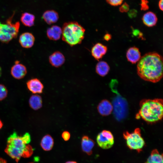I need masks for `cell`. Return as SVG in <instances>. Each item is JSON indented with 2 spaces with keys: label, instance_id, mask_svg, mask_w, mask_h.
<instances>
[{
  "label": "cell",
  "instance_id": "obj_36",
  "mask_svg": "<svg viewBox=\"0 0 163 163\" xmlns=\"http://www.w3.org/2000/svg\"><path fill=\"white\" fill-rule=\"evenodd\" d=\"M2 74V69L1 67L0 66V77H1Z\"/></svg>",
  "mask_w": 163,
  "mask_h": 163
},
{
  "label": "cell",
  "instance_id": "obj_10",
  "mask_svg": "<svg viewBox=\"0 0 163 163\" xmlns=\"http://www.w3.org/2000/svg\"><path fill=\"white\" fill-rule=\"evenodd\" d=\"M26 84L28 90L33 94H37L43 92L44 86L38 79H31L27 82Z\"/></svg>",
  "mask_w": 163,
  "mask_h": 163
},
{
  "label": "cell",
  "instance_id": "obj_16",
  "mask_svg": "<svg viewBox=\"0 0 163 163\" xmlns=\"http://www.w3.org/2000/svg\"><path fill=\"white\" fill-rule=\"evenodd\" d=\"M142 20L143 24L146 26L151 27L156 25L158 18L156 14L154 12L149 11L144 14Z\"/></svg>",
  "mask_w": 163,
  "mask_h": 163
},
{
  "label": "cell",
  "instance_id": "obj_1",
  "mask_svg": "<svg viewBox=\"0 0 163 163\" xmlns=\"http://www.w3.org/2000/svg\"><path fill=\"white\" fill-rule=\"evenodd\" d=\"M137 73L142 79L153 83L159 81L163 76V59L155 52H149L137 62Z\"/></svg>",
  "mask_w": 163,
  "mask_h": 163
},
{
  "label": "cell",
  "instance_id": "obj_17",
  "mask_svg": "<svg viewBox=\"0 0 163 163\" xmlns=\"http://www.w3.org/2000/svg\"><path fill=\"white\" fill-rule=\"evenodd\" d=\"M62 30L57 25H53L48 28L46 31L47 37L50 40L56 41L60 39L62 36Z\"/></svg>",
  "mask_w": 163,
  "mask_h": 163
},
{
  "label": "cell",
  "instance_id": "obj_27",
  "mask_svg": "<svg viewBox=\"0 0 163 163\" xmlns=\"http://www.w3.org/2000/svg\"><path fill=\"white\" fill-rule=\"evenodd\" d=\"M106 1L109 5L116 6L121 5L123 0H106Z\"/></svg>",
  "mask_w": 163,
  "mask_h": 163
},
{
  "label": "cell",
  "instance_id": "obj_12",
  "mask_svg": "<svg viewBox=\"0 0 163 163\" xmlns=\"http://www.w3.org/2000/svg\"><path fill=\"white\" fill-rule=\"evenodd\" d=\"M35 37L33 34L29 32L22 34L19 37V42L23 47L29 48L32 47L35 41Z\"/></svg>",
  "mask_w": 163,
  "mask_h": 163
},
{
  "label": "cell",
  "instance_id": "obj_8",
  "mask_svg": "<svg viewBox=\"0 0 163 163\" xmlns=\"http://www.w3.org/2000/svg\"><path fill=\"white\" fill-rule=\"evenodd\" d=\"M113 106L116 118L120 120L124 118L127 112L126 102L125 100L121 97L117 96L114 100Z\"/></svg>",
  "mask_w": 163,
  "mask_h": 163
},
{
  "label": "cell",
  "instance_id": "obj_37",
  "mask_svg": "<svg viewBox=\"0 0 163 163\" xmlns=\"http://www.w3.org/2000/svg\"><path fill=\"white\" fill-rule=\"evenodd\" d=\"M2 25V24L0 22V30H1V28Z\"/></svg>",
  "mask_w": 163,
  "mask_h": 163
},
{
  "label": "cell",
  "instance_id": "obj_3",
  "mask_svg": "<svg viewBox=\"0 0 163 163\" xmlns=\"http://www.w3.org/2000/svg\"><path fill=\"white\" fill-rule=\"evenodd\" d=\"M140 109L136 114L137 119L141 117L149 124L161 120L163 117V100L160 98L144 99L139 103Z\"/></svg>",
  "mask_w": 163,
  "mask_h": 163
},
{
  "label": "cell",
  "instance_id": "obj_31",
  "mask_svg": "<svg viewBox=\"0 0 163 163\" xmlns=\"http://www.w3.org/2000/svg\"><path fill=\"white\" fill-rule=\"evenodd\" d=\"M104 38L107 41H109L111 38V36L110 34L107 33L104 35Z\"/></svg>",
  "mask_w": 163,
  "mask_h": 163
},
{
  "label": "cell",
  "instance_id": "obj_26",
  "mask_svg": "<svg viewBox=\"0 0 163 163\" xmlns=\"http://www.w3.org/2000/svg\"><path fill=\"white\" fill-rule=\"evenodd\" d=\"M140 8L142 11H145L149 9V1L147 0H140Z\"/></svg>",
  "mask_w": 163,
  "mask_h": 163
},
{
  "label": "cell",
  "instance_id": "obj_5",
  "mask_svg": "<svg viewBox=\"0 0 163 163\" xmlns=\"http://www.w3.org/2000/svg\"><path fill=\"white\" fill-rule=\"evenodd\" d=\"M123 136L129 149L135 150L138 152L142 151L145 145V142L142 136L139 128H136L132 133L126 131L123 133Z\"/></svg>",
  "mask_w": 163,
  "mask_h": 163
},
{
  "label": "cell",
  "instance_id": "obj_34",
  "mask_svg": "<svg viewBox=\"0 0 163 163\" xmlns=\"http://www.w3.org/2000/svg\"><path fill=\"white\" fill-rule=\"evenodd\" d=\"M3 123L1 120L0 119V129L2 127Z\"/></svg>",
  "mask_w": 163,
  "mask_h": 163
},
{
  "label": "cell",
  "instance_id": "obj_28",
  "mask_svg": "<svg viewBox=\"0 0 163 163\" xmlns=\"http://www.w3.org/2000/svg\"><path fill=\"white\" fill-rule=\"evenodd\" d=\"M129 5L125 2L119 8L120 12L122 13L127 12L129 11Z\"/></svg>",
  "mask_w": 163,
  "mask_h": 163
},
{
  "label": "cell",
  "instance_id": "obj_14",
  "mask_svg": "<svg viewBox=\"0 0 163 163\" xmlns=\"http://www.w3.org/2000/svg\"><path fill=\"white\" fill-rule=\"evenodd\" d=\"M65 60L64 55L58 51L53 53L49 57L50 63L53 66L55 67L61 66L64 63Z\"/></svg>",
  "mask_w": 163,
  "mask_h": 163
},
{
  "label": "cell",
  "instance_id": "obj_24",
  "mask_svg": "<svg viewBox=\"0 0 163 163\" xmlns=\"http://www.w3.org/2000/svg\"><path fill=\"white\" fill-rule=\"evenodd\" d=\"M35 16L30 13L25 12L22 14L21 21L25 26L30 27L34 24Z\"/></svg>",
  "mask_w": 163,
  "mask_h": 163
},
{
  "label": "cell",
  "instance_id": "obj_29",
  "mask_svg": "<svg viewBox=\"0 0 163 163\" xmlns=\"http://www.w3.org/2000/svg\"><path fill=\"white\" fill-rule=\"evenodd\" d=\"M62 137L64 140L67 141L70 138V134L68 131H64L62 134Z\"/></svg>",
  "mask_w": 163,
  "mask_h": 163
},
{
  "label": "cell",
  "instance_id": "obj_30",
  "mask_svg": "<svg viewBox=\"0 0 163 163\" xmlns=\"http://www.w3.org/2000/svg\"><path fill=\"white\" fill-rule=\"evenodd\" d=\"M129 16L131 18L135 17L137 14V11L135 9H132L128 11Z\"/></svg>",
  "mask_w": 163,
  "mask_h": 163
},
{
  "label": "cell",
  "instance_id": "obj_21",
  "mask_svg": "<svg viewBox=\"0 0 163 163\" xmlns=\"http://www.w3.org/2000/svg\"><path fill=\"white\" fill-rule=\"evenodd\" d=\"M40 145L43 150L46 151L51 150L54 145V140L52 137L50 135L44 136L42 139Z\"/></svg>",
  "mask_w": 163,
  "mask_h": 163
},
{
  "label": "cell",
  "instance_id": "obj_2",
  "mask_svg": "<svg viewBox=\"0 0 163 163\" xmlns=\"http://www.w3.org/2000/svg\"><path fill=\"white\" fill-rule=\"evenodd\" d=\"M30 141L29 133L20 136L14 132L7 139L5 151L10 157L18 162L21 157H30L32 154L33 149L29 144Z\"/></svg>",
  "mask_w": 163,
  "mask_h": 163
},
{
  "label": "cell",
  "instance_id": "obj_20",
  "mask_svg": "<svg viewBox=\"0 0 163 163\" xmlns=\"http://www.w3.org/2000/svg\"><path fill=\"white\" fill-rule=\"evenodd\" d=\"M29 104L30 107L34 110L40 108L42 106V101L41 97L37 94L32 95L29 100Z\"/></svg>",
  "mask_w": 163,
  "mask_h": 163
},
{
  "label": "cell",
  "instance_id": "obj_33",
  "mask_svg": "<svg viewBox=\"0 0 163 163\" xmlns=\"http://www.w3.org/2000/svg\"><path fill=\"white\" fill-rule=\"evenodd\" d=\"M0 163H7V162L5 160L0 158Z\"/></svg>",
  "mask_w": 163,
  "mask_h": 163
},
{
  "label": "cell",
  "instance_id": "obj_9",
  "mask_svg": "<svg viewBox=\"0 0 163 163\" xmlns=\"http://www.w3.org/2000/svg\"><path fill=\"white\" fill-rule=\"evenodd\" d=\"M27 73V70L26 67L24 65L19 63L18 61H15V64L11 69V75L14 78L17 79L23 78Z\"/></svg>",
  "mask_w": 163,
  "mask_h": 163
},
{
  "label": "cell",
  "instance_id": "obj_7",
  "mask_svg": "<svg viewBox=\"0 0 163 163\" xmlns=\"http://www.w3.org/2000/svg\"><path fill=\"white\" fill-rule=\"evenodd\" d=\"M96 141L99 147L103 149H107L113 146L114 143V138L110 131L104 130L97 135Z\"/></svg>",
  "mask_w": 163,
  "mask_h": 163
},
{
  "label": "cell",
  "instance_id": "obj_22",
  "mask_svg": "<svg viewBox=\"0 0 163 163\" xmlns=\"http://www.w3.org/2000/svg\"><path fill=\"white\" fill-rule=\"evenodd\" d=\"M110 68L107 62L104 61H100L97 64L95 70L96 72L99 75L103 77L108 73Z\"/></svg>",
  "mask_w": 163,
  "mask_h": 163
},
{
  "label": "cell",
  "instance_id": "obj_25",
  "mask_svg": "<svg viewBox=\"0 0 163 163\" xmlns=\"http://www.w3.org/2000/svg\"><path fill=\"white\" fill-rule=\"evenodd\" d=\"M8 91L6 87L3 85L0 84V101L5 99L7 96Z\"/></svg>",
  "mask_w": 163,
  "mask_h": 163
},
{
  "label": "cell",
  "instance_id": "obj_18",
  "mask_svg": "<svg viewBox=\"0 0 163 163\" xmlns=\"http://www.w3.org/2000/svg\"><path fill=\"white\" fill-rule=\"evenodd\" d=\"M94 145V141L87 136H83L82 139L81 147L83 151L88 155H91Z\"/></svg>",
  "mask_w": 163,
  "mask_h": 163
},
{
  "label": "cell",
  "instance_id": "obj_32",
  "mask_svg": "<svg viewBox=\"0 0 163 163\" xmlns=\"http://www.w3.org/2000/svg\"><path fill=\"white\" fill-rule=\"evenodd\" d=\"M163 0H160L158 2V6L159 9L163 11Z\"/></svg>",
  "mask_w": 163,
  "mask_h": 163
},
{
  "label": "cell",
  "instance_id": "obj_38",
  "mask_svg": "<svg viewBox=\"0 0 163 163\" xmlns=\"http://www.w3.org/2000/svg\"></svg>",
  "mask_w": 163,
  "mask_h": 163
},
{
  "label": "cell",
  "instance_id": "obj_4",
  "mask_svg": "<svg viewBox=\"0 0 163 163\" xmlns=\"http://www.w3.org/2000/svg\"><path fill=\"white\" fill-rule=\"evenodd\" d=\"M62 30V40L71 46L80 44L84 38L85 29L77 22L65 23Z\"/></svg>",
  "mask_w": 163,
  "mask_h": 163
},
{
  "label": "cell",
  "instance_id": "obj_11",
  "mask_svg": "<svg viewBox=\"0 0 163 163\" xmlns=\"http://www.w3.org/2000/svg\"><path fill=\"white\" fill-rule=\"evenodd\" d=\"M107 50V46L101 43H97L92 47L91 54L96 60H99L106 54Z\"/></svg>",
  "mask_w": 163,
  "mask_h": 163
},
{
  "label": "cell",
  "instance_id": "obj_13",
  "mask_svg": "<svg viewBox=\"0 0 163 163\" xmlns=\"http://www.w3.org/2000/svg\"><path fill=\"white\" fill-rule=\"evenodd\" d=\"M97 110L98 113L102 116H106L110 115L113 110L112 104L109 101L104 99L98 104Z\"/></svg>",
  "mask_w": 163,
  "mask_h": 163
},
{
  "label": "cell",
  "instance_id": "obj_19",
  "mask_svg": "<svg viewBox=\"0 0 163 163\" xmlns=\"http://www.w3.org/2000/svg\"><path fill=\"white\" fill-rule=\"evenodd\" d=\"M42 17L46 23L49 24L55 23L59 18L57 12L53 10L45 11L43 14Z\"/></svg>",
  "mask_w": 163,
  "mask_h": 163
},
{
  "label": "cell",
  "instance_id": "obj_15",
  "mask_svg": "<svg viewBox=\"0 0 163 163\" xmlns=\"http://www.w3.org/2000/svg\"><path fill=\"white\" fill-rule=\"evenodd\" d=\"M126 57L128 61L132 63L137 62L141 57L139 49L135 46L129 48L127 51Z\"/></svg>",
  "mask_w": 163,
  "mask_h": 163
},
{
  "label": "cell",
  "instance_id": "obj_35",
  "mask_svg": "<svg viewBox=\"0 0 163 163\" xmlns=\"http://www.w3.org/2000/svg\"><path fill=\"white\" fill-rule=\"evenodd\" d=\"M66 163H77L75 161H67L66 162Z\"/></svg>",
  "mask_w": 163,
  "mask_h": 163
},
{
  "label": "cell",
  "instance_id": "obj_6",
  "mask_svg": "<svg viewBox=\"0 0 163 163\" xmlns=\"http://www.w3.org/2000/svg\"><path fill=\"white\" fill-rule=\"evenodd\" d=\"M12 17L7 20L5 24H2L0 31V41L7 43L18 36L20 27V23L17 22L12 23Z\"/></svg>",
  "mask_w": 163,
  "mask_h": 163
},
{
  "label": "cell",
  "instance_id": "obj_23",
  "mask_svg": "<svg viewBox=\"0 0 163 163\" xmlns=\"http://www.w3.org/2000/svg\"><path fill=\"white\" fill-rule=\"evenodd\" d=\"M145 163H163V155L156 149L153 150Z\"/></svg>",
  "mask_w": 163,
  "mask_h": 163
}]
</instances>
